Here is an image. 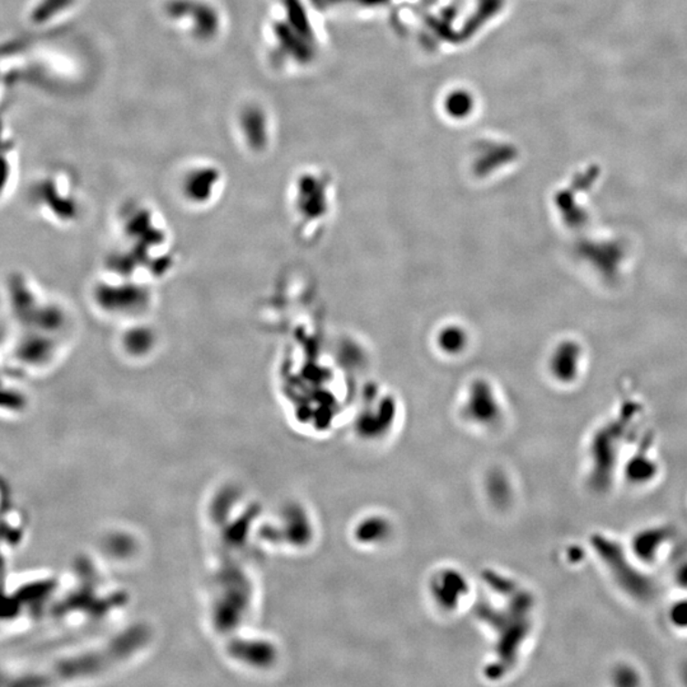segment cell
Listing matches in <instances>:
<instances>
[{"label":"cell","instance_id":"obj_1","mask_svg":"<svg viewBox=\"0 0 687 687\" xmlns=\"http://www.w3.org/2000/svg\"><path fill=\"white\" fill-rule=\"evenodd\" d=\"M0 303L13 367L27 382L49 374L73 340L69 308L36 276L18 268L0 279Z\"/></svg>","mask_w":687,"mask_h":687},{"label":"cell","instance_id":"obj_6","mask_svg":"<svg viewBox=\"0 0 687 687\" xmlns=\"http://www.w3.org/2000/svg\"><path fill=\"white\" fill-rule=\"evenodd\" d=\"M436 343L443 352L448 353V354H456V353H461L462 350L467 348V335L460 326H445L436 336Z\"/></svg>","mask_w":687,"mask_h":687},{"label":"cell","instance_id":"obj_5","mask_svg":"<svg viewBox=\"0 0 687 687\" xmlns=\"http://www.w3.org/2000/svg\"><path fill=\"white\" fill-rule=\"evenodd\" d=\"M669 532L664 529H645L644 532L635 536L634 541H632V548H634L635 558L641 559V560L653 561L658 557L661 550L664 547V542L669 540Z\"/></svg>","mask_w":687,"mask_h":687},{"label":"cell","instance_id":"obj_7","mask_svg":"<svg viewBox=\"0 0 687 687\" xmlns=\"http://www.w3.org/2000/svg\"><path fill=\"white\" fill-rule=\"evenodd\" d=\"M669 619L675 628L687 629V599L673 603L670 609Z\"/></svg>","mask_w":687,"mask_h":687},{"label":"cell","instance_id":"obj_3","mask_svg":"<svg viewBox=\"0 0 687 687\" xmlns=\"http://www.w3.org/2000/svg\"><path fill=\"white\" fill-rule=\"evenodd\" d=\"M27 384L28 382L13 367L9 358L5 323L0 317V414L6 415L24 412L28 404L26 390Z\"/></svg>","mask_w":687,"mask_h":687},{"label":"cell","instance_id":"obj_4","mask_svg":"<svg viewBox=\"0 0 687 687\" xmlns=\"http://www.w3.org/2000/svg\"><path fill=\"white\" fill-rule=\"evenodd\" d=\"M579 349L574 344H563L551 356V374L560 381L573 380L579 364Z\"/></svg>","mask_w":687,"mask_h":687},{"label":"cell","instance_id":"obj_8","mask_svg":"<svg viewBox=\"0 0 687 687\" xmlns=\"http://www.w3.org/2000/svg\"><path fill=\"white\" fill-rule=\"evenodd\" d=\"M677 582L682 584V587L687 589V564L683 565L682 569L676 571Z\"/></svg>","mask_w":687,"mask_h":687},{"label":"cell","instance_id":"obj_2","mask_svg":"<svg viewBox=\"0 0 687 687\" xmlns=\"http://www.w3.org/2000/svg\"><path fill=\"white\" fill-rule=\"evenodd\" d=\"M68 186L54 175L32 182L27 192L28 210L36 220L49 226H68L76 218V204Z\"/></svg>","mask_w":687,"mask_h":687}]
</instances>
